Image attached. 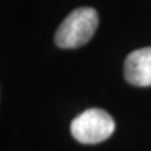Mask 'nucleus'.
I'll list each match as a JSON object with an SVG mask.
<instances>
[{
    "label": "nucleus",
    "mask_w": 151,
    "mask_h": 151,
    "mask_svg": "<svg viewBox=\"0 0 151 151\" xmlns=\"http://www.w3.org/2000/svg\"><path fill=\"white\" fill-rule=\"evenodd\" d=\"M98 28V13L92 7H78L62 21L55 43L62 49H76L88 43Z\"/></svg>",
    "instance_id": "1"
},
{
    "label": "nucleus",
    "mask_w": 151,
    "mask_h": 151,
    "mask_svg": "<svg viewBox=\"0 0 151 151\" xmlns=\"http://www.w3.org/2000/svg\"><path fill=\"white\" fill-rule=\"evenodd\" d=\"M115 130V120L99 108L87 109L71 120V136L83 144H97L106 140Z\"/></svg>",
    "instance_id": "2"
},
{
    "label": "nucleus",
    "mask_w": 151,
    "mask_h": 151,
    "mask_svg": "<svg viewBox=\"0 0 151 151\" xmlns=\"http://www.w3.org/2000/svg\"><path fill=\"white\" fill-rule=\"evenodd\" d=\"M124 78L136 87L151 86V46L129 53L124 60Z\"/></svg>",
    "instance_id": "3"
}]
</instances>
